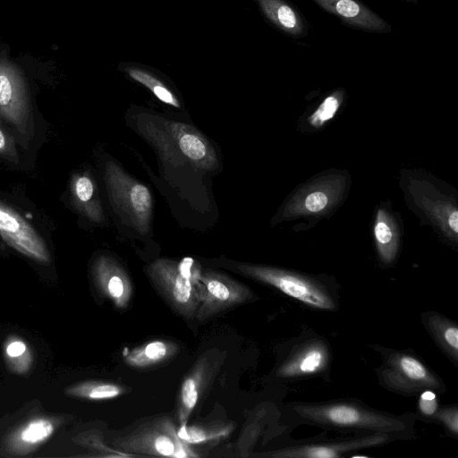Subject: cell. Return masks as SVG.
I'll return each instance as SVG.
<instances>
[{
    "label": "cell",
    "instance_id": "32",
    "mask_svg": "<svg viewBox=\"0 0 458 458\" xmlns=\"http://www.w3.org/2000/svg\"><path fill=\"white\" fill-rule=\"evenodd\" d=\"M0 156L12 163L19 160L16 146L12 136L4 129L0 121Z\"/></svg>",
    "mask_w": 458,
    "mask_h": 458
},
{
    "label": "cell",
    "instance_id": "5",
    "mask_svg": "<svg viewBox=\"0 0 458 458\" xmlns=\"http://www.w3.org/2000/svg\"><path fill=\"white\" fill-rule=\"evenodd\" d=\"M201 269L191 258H158L148 265L146 274L171 309L190 319L196 317L202 299Z\"/></svg>",
    "mask_w": 458,
    "mask_h": 458
},
{
    "label": "cell",
    "instance_id": "33",
    "mask_svg": "<svg viewBox=\"0 0 458 458\" xmlns=\"http://www.w3.org/2000/svg\"><path fill=\"white\" fill-rule=\"evenodd\" d=\"M401 1H407V2H412V3H416L417 0H401Z\"/></svg>",
    "mask_w": 458,
    "mask_h": 458
},
{
    "label": "cell",
    "instance_id": "25",
    "mask_svg": "<svg viewBox=\"0 0 458 458\" xmlns=\"http://www.w3.org/2000/svg\"><path fill=\"white\" fill-rule=\"evenodd\" d=\"M64 393L70 397L103 401L123 395L126 393V386L109 381L87 380L68 386Z\"/></svg>",
    "mask_w": 458,
    "mask_h": 458
},
{
    "label": "cell",
    "instance_id": "10",
    "mask_svg": "<svg viewBox=\"0 0 458 458\" xmlns=\"http://www.w3.org/2000/svg\"><path fill=\"white\" fill-rule=\"evenodd\" d=\"M199 279L203 294L195 317L199 321L208 320L256 298L248 285L220 271L202 268Z\"/></svg>",
    "mask_w": 458,
    "mask_h": 458
},
{
    "label": "cell",
    "instance_id": "21",
    "mask_svg": "<svg viewBox=\"0 0 458 458\" xmlns=\"http://www.w3.org/2000/svg\"><path fill=\"white\" fill-rule=\"evenodd\" d=\"M177 343L167 339H155L131 349H125L123 359L134 369H149L173 359L179 352Z\"/></svg>",
    "mask_w": 458,
    "mask_h": 458
},
{
    "label": "cell",
    "instance_id": "1",
    "mask_svg": "<svg viewBox=\"0 0 458 458\" xmlns=\"http://www.w3.org/2000/svg\"><path fill=\"white\" fill-rule=\"evenodd\" d=\"M399 184L408 208L445 244L458 246L457 192L420 169H403Z\"/></svg>",
    "mask_w": 458,
    "mask_h": 458
},
{
    "label": "cell",
    "instance_id": "13",
    "mask_svg": "<svg viewBox=\"0 0 458 458\" xmlns=\"http://www.w3.org/2000/svg\"><path fill=\"white\" fill-rule=\"evenodd\" d=\"M331 358L330 346L324 338L310 337L292 348L276 368V376L285 380L317 376L328 369Z\"/></svg>",
    "mask_w": 458,
    "mask_h": 458
},
{
    "label": "cell",
    "instance_id": "9",
    "mask_svg": "<svg viewBox=\"0 0 458 458\" xmlns=\"http://www.w3.org/2000/svg\"><path fill=\"white\" fill-rule=\"evenodd\" d=\"M381 365L376 369L378 381L385 388L398 394L411 396L424 390L445 392L442 378L414 352L385 350Z\"/></svg>",
    "mask_w": 458,
    "mask_h": 458
},
{
    "label": "cell",
    "instance_id": "16",
    "mask_svg": "<svg viewBox=\"0 0 458 458\" xmlns=\"http://www.w3.org/2000/svg\"><path fill=\"white\" fill-rule=\"evenodd\" d=\"M92 277L99 293L118 310L128 307L133 286L123 264L109 254L98 255L91 267Z\"/></svg>",
    "mask_w": 458,
    "mask_h": 458
},
{
    "label": "cell",
    "instance_id": "7",
    "mask_svg": "<svg viewBox=\"0 0 458 458\" xmlns=\"http://www.w3.org/2000/svg\"><path fill=\"white\" fill-rule=\"evenodd\" d=\"M104 180L110 205L119 218L140 234L150 233L154 198L148 186L112 160L105 164Z\"/></svg>",
    "mask_w": 458,
    "mask_h": 458
},
{
    "label": "cell",
    "instance_id": "22",
    "mask_svg": "<svg viewBox=\"0 0 458 458\" xmlns=\"http://www.w3.org/2000/svg\"><path fill=\"white\" fill-rule=\"evenodd\" d=\"M425 328L439 349L454 364H458V326L455 321L436 311L421 314Z\"/></svg>",
    "mask_w": 458,
    "mask_h": 458
},
{
    "label": "cell",
    "instance_id": "20",
    "mask_svg": "<svg viewBox=\"0 0 458 458\" xmlns=\"http://www.w3.org/2000/svg\"><path fill=\"white\" fill-rule=\"evenodd\" d=\"M70 199L74 209L92 223L106 219L97 183L89 172L76 173L70 182Z\"/></svg>",
    "mask_w": 458,
    "mask_h": 458
},
{
    "label": "cell",
    "instance_id": "8",
    "mask_svg": "<svg viewBox=\"0 0 458 458\" xmlns=\"http://www.w3.org/2000/svg\"><path fill=\"white\" fill-rule=\"evenodd\" d=\"M178 425L168 415L147 420L132 430L115 437L112 445L137 456L196 458L199 454L177 433Z\"/></svg>",
    "mask_w": 458,
    "mask_h": 458
},
{
    "label": "cell",
    "instance_id": "27",
    "mask_svg": "<svg viewBox=\"0 0 458 458\" xmlns=\"http://www.w3.org/2000/svg\"><path fill=\"white\" fill-rule=\"evenodd\" d=\"M4 354L9 369L15 373H26L32 364V352L21 337H9L4 345Z\"/></svg>",
    "mask_w": 458,
    "mask_h": 458
},
{
    "label": "cell",
    "instance_id": "18",
    "mask_svg": "<svg viewBox=\"0 0 458 458\" xmlns=\"http://www.w3.org/2000/svg\"><path fill=\"white\" fill-rule=\"evenodd\" d=\"M344 24L369 32H389L391 26L359 0H312Z\"/></svg>",
    "mask_w": 458,
    "mask_h": 458
},
{
    "label": "cell",
    "instance_id": "17",
    "mask_svg": "<svg viewBox=\"0 0 458 458\" xmlns=\"http://www.w3.org/2000/svg\"><path fill=\"white\" fill-rule=\"evenodd\" d=\"M403 222L400 213L390 203L381 202L375 208L372 237L378 262L393 266L399 256L403 241Z\"/></svg>",
    "mask_w": 458,
    "mask_h": 458
},
{
    "label": "cell",
    "instance_id": "23",
    "mask_svg": "<svg viewBox=\"0 0 458 458\" xmlns=\"http://www.w3.org/2000/svg\"><path fill=\"white\" fill-rule=\"evenodd\" d=\"M264 15L279 30L293 37L305 32L301 16L285 0H257Z\"/></svg>",
    "mask_w": 458,
    "mask_h": 458
},
{
    "label": "cell",
    "instance_id": "30",
    "mask_svg": "<svg viewBox=\"0 0 458 458\" xmlns=\"http://www.w3.org/2000/svg\"><path fill=\"white\" fill-rule=\"evenodd\" d=\"M433 420L440 422L446 430L454 437L458 435V406L457 404L439 407Z\"/></svg>",
    "mask_w": 458,
    "mask_h": 458
},
{
    "label": "cell",
    "instance_id": "24",
    "mask_svg": "<svg viewBox=\"0 0 458 458\" xmlns=\"http://www.w3.org/2000/svg\"><path fill=\"white\" fill-rule=\"evenodd\" d=\"M235 423L230 420H216L200 424H183L178 426V436L187 444L210 445L216 444L233 431Z\"/></svg>",
    "mask_w": 458,
    "mask_h": 458
},
{
    "label": "cell",
    "instance_id": "4",
    "mask_svg": "<svg viewBox=\"0 0 458 458\" xmlns=\"http://www.w3.org/2000/svg\"><path fill=\"white\" fill-rule=\"evenodd\" d=\"M351 183L350 174L341 169L312 176L288 195L272 217L271 225L299 219L315 225L330 216L344 203Z\"/></svg>",
    "mask_w": 458,
    "mask_h": 458
},
{
    "label": "cell",
    "instance_id": "11",
    "mask_svg": "<svg viewBox=\"0 0 458 458\" xmlns=\"http://www.w3.org/2000/svg\"><path fill=\"white\" fill-rule=\"evenodd\" d=\"M0 115L19 133L29 134L32 127L30 98L20 69L0 59Z\"/></svg>",
    "mask_w": 458,
    "mask_h": 458
},
{
    "label": "cell",
    "instance_id": "12",
    "mask_svg": "<svg viewBox=\"0 0 458 458\" xmlns=\"http://www.w3.org/2000/svg\"><path fill=\"white\" fill-rule=\"evenodd\" d=\"M224 360V353L214 349L207 351L195 361L178 393L175 409L178 426L188 423L192 411L204 396Z\"/></svg>",
    "mask_w": 458,
    "mask_h": 458
},
{
    "label": "cell",
    "instance_id": "29",
    "mask_svg": "<svg viewBox=\"0 0 458 458\" xmlns=\"http://www.w3.org/2000/svg\"><path fill=\"white\" fill-rule=\"evenodd\" d=\"M82 443L84 445H87L93 450H96L99 453V456L104 457H137L135 454H128L114 447H109L106 445L102 438V436L96 432L90 433L89 435L84 436Z\"/></svg>",
    "mask_w": 458,
    "mask_h": 458
},
{
    "label": "cell",
    "instance_id": "26",
    "mask_svg": "<svg viewBox=\"0 0 458 458\" xmlns=\"http://www.w3.org/2000/svg\"><path fill=\"white\" fill-rule=\"evenodd\" d=\"M345 98V91L337 89L327 95L311 112L302 123L308 131H317L327 125L341 109Z\"/></svg>",
    "mask_w": 458,
    "mask_h": 458
},
{
    "label": "cell",
    "instance_id": "19",
    "mask_svg": "<svg viewBox=\"0 0 458 458\" xmlns=\"http://www.w3.org/2000/svg\"><path fill=\"white\" fill-rule=\"evenodd\" d=\"M55 428L56 422L50 418H32L9 434L5 450L13 455H26L49 439Z\"/></svg>",
    "mask_w": 458,
    "mask_h": 458
},
{
    "label": "cell",
    "instance_id": "2",
    "mask_svg": "<svg viewBox=\"0 0 458 458\" xmlns=\"http://www.w3.org/2000/svg\"><path fill=\"white\" fill-rule=\"evenodd\" d=\"M137 119L138 133L162 161L204 173L218 167L216 149L195 127L144 113Z\"/></svg>",
    "mask_w": 458,
    "mask_h": 458
},
{
    "label": "cell",
    "instance_id": "15",
    "mask_svg": "<svg viewBox=\"0 0 458 458\" xmlns=\"http://www.w3.org/2000/svg\"><path fill=\"white\" fill-rule=\"evenodd\" d=\"M0 236L13 249L40 263L50 261V253L38 231L14 208L0 200Z\"/></svg>",
    "mask_w": 458,
    "mask_h": 458
},
{
    "label": "cell",
    "instance_id": "31",
    "mask_svg": "<svg viewBox=\"0 0 458 458\" xmlns=\"http://www.w3.org/2000/svg\"><path fill=\"white\" fill-rule=\"evenodd\" d=\"M439 407L437 392L428 389L420 393L418 411L421 416L432 419Z\"/></svg>",
    "mask_w": 458,
    "mask_h": 458
},
{
    "label": "cell",
    "instance_id": "14",
    "mask_svg": "<svg viewBox=\"0 0 458 458\" xmlns=\"http://www.w3.org/2000/svg\"><path fill=\"white\" fill-rule=\"evenodd\" d=\"M387 433H365L353 438L329 440L286 446L268 454L275 458H338L347 453L383 445L394 439Z\"/></svg>",
    "mask_w": 458,
    "mask_h": 458
},
{
    "label": "cell",
    "instance_id": "3",
    "mask_svg": "<svg viewBox=\"0 0 458 458\" xmlns=\"http://www.w3.org/2000/svg\"><path fill=\"white\" fill-rule=\"evenodd\" d=\"M290 409L305 422L337 430L387 433L400 437L408 431L410 420L370 408L353 400L294 403Z\"/></svg>",
    "mask_w": 458,
    "mask_h": 458
},
{
    "label": "cell",
    "instance_id": "6",
    "mask_svg": "<svg viewBox=\"0 0 458 458\" xmlns=\"http://www.w3.org/2000/svg\"><path fill=\"white\" fill-rule=\"evenodd\" d=\"M235 270L242 276L271 286L309 308L335 311V294L320 277L295 270L245 262H236Z\"/></svg>",
    "mask_w": 458,
    "mask_h": 458
},
{
    "label": "cell",
    "instance_id": "28",
    "mask_svg": "<svg viewBox=\"0 0 458 458\" xmlns=\"http://www.w3.org/2000/svg\"><path fill=\"white\" fill-rule=\"evenodd\" d=\"M126 72L132 80L148 89L161 102L174 108L181 107V103L173 91L148 71L136 67H128L126 68Z\"/></svg>",
    "mask_w": 458,
    "mask_h": 458
}]
</instances>
